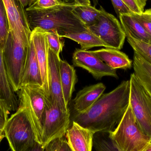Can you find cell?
<instances>
[{
    "label": "cell",
    "instance_id": "cell-1",
    "mask_svg": "<svg viewBox=\"0 0 151 151\" xmlns=\"http://www.w3.org/2000/svg\"><path fill=\"white\" fill-rule=\"evenodd\" d=\"M129 96V80L123 81L111 91L103 94L88 110L74 112L71 119L94 133H110L116 128L127 109Z\"/></svg>",
    "mask_w": 151,
    "mask_h": 151
},
{
    "label": "cell",
    "instance_id": "cell-2",
    "mask_svg": "<svg viewBox=\"0 0 151 151\" xmlns=\"http://www.w3.org/2000/svg\"><path fill=\"white\" fill-rule=\"evenodd\" d=\"M74 2L45 9H27L26 13L31 31L40 27L46 31L56 30L60 37L88 30L73 10Z\"/></svg>",
    "mask_w": 151,
    "mask_h": 151
},
{
    "label": "cell",
    "instance_id": "cell-3",
    "mask_svg": "<svg viewBox=\"0 0 151 151\" xmlns=\"http://www.w3.org/2000/svg\"><path fill=\"white\" fill-rule=\"evenodd\" d=\"M109 136L120 151H143L151 143L150 138L137 124L129 104L119 123Z\"/></svg>",
    "mask_w": 151,
    "mask_h": 151
},
{
    "label": "cell",
    "instance_id": "cell-4",
    "mask_svg": "<svg viewBox=\"0 0 151 151\" xmlns=\"http://www.w3.org/2000/svg\"><path fill=\"white\" fill-rule=\"evenodd\" d=\"M18 97L19 105L23 106L25 110L36 142L42 145L46 99L47 98L44 90L39 85L27 84L19 90Z\"/></svg>",
    "mask_w": 151,
    "mask_h": 151
},
{
    "label": "cell",
    "instance_id": "cell-5",
    "mask_svg": "<svg viewBox=\"0 0 151 151\" xmlns=\"http://www.w3.org/2000/svg\"><path fill=\"white\" fill-rule=\"evenodd\" d=\"M4 132L12 151H27L37 142L25 110L20 105L8 119Z\"/></svg>",
    "mask_w": 151,
    "mask_h": 151
},
{
    "label": "cell",
    "instance_id": "cell-6",
    "mask_svg": "<svg viewBox=\"0 0 151 151\" xmlns=\"http://www.w3.org/2000/svg\"><path fill=\"white\" fill-rule=\"evenodd\" d=\"M29 46L9 32L7 41L2 50L7 75L16 93L19 90Z\"/></svg>",
    "mask_w": 151,
    "mask_h": 151
},
{
    "label": "cell",
    "instance_id": "cell-7",
    "mask_svg": "<svg viewBox=\"0 0 151 151\" xmlns=\"http://www.w3.org/2000/svg\"><path fill=\"white\" fill-rule=\"evenodd\" d=\"M129 82V105L138 126L151 140V96L134 73Z\"/></svg>",
    "mask_w": 151,
    "mask_h": 151
},
{
    "label": "cell",
    "instance_id": "cell-8",
    "mask_svg": "<svg viewBox=\"0 0 151 151\" xmlns=\"http://www.w3.org/2000/svg\"><path fill=\"white\" fill-rule=\"evenodd\" d=\"M70 109L65 110L53 104L50 99H46V112L42 134V146L59 137L65 136L70 127Z\"/></svg>",
    "mask_w": 151,
    "mask_h": 151
},
{
    "label": "cell",
    "instance_id": "cell-9",
    "mask_svg": "<svg viewBox=\"0 0 151 151\" xmlns=\"http://www.w3.org/2000/svg\"><path fill=\"white\" fill-rule=\"evenodd\" d=\"M99 9L101 13L97 22L88 29L104 42L109 48L120 50L123 47L126 38L121 24L102 6Z\"/></svg>",
    "mask_w": 151,
    "mask_h": 151
},
{
    "label": "cell",
    "instance_id": "cell-10",
    "mask_svg": "<svg viewBox=\"0 0 151 151\" xmlns=\"http://www.w3.org/2000/svg\"><path fill=\"white\" fill-rule=\"evenodd\" d=\"M8 16L10 32L27 46L30 45L32 31L24 8L18 0H3Z\"/></svg>",
    "mask_w": 151,
    "mask_h": 151
},
{
    "label": "cell",
    "instance_id": "cell-11",
    "mask_svg": "<svg viewBox=\"0 0 151 151\" xmlns=\"http://www.w3.org/2000/svg\"><path fill=\"white\" fill-rule=\"evenodd\" d=\"M72 61L74 66L88 71L96 80L104 76L119 78L117 70L109 67L92 51L76 49L73 55Z\"/></svg>",
    "mask_w": 151,
    "mask_h": 151
},
{
    "label": "cell",
    "instance_id": "cell-12",
    "mask_svg": "<svg viewBox=\"0 0 151 151\" xmlns=\"http://www.w3.org/2000/svg\"><path fill=\"white\" fill-rule=\"evenodd\" d=\"M31 40L35 50L37 61L41 74L43 88L48 99L50 97L48 85L49 47L47 32L40 27L32 31Z\"/></svg>",
    "mask_w": 151,
    "mask_h": 151
},
{
    "label": "cell",
    "instance_id": "cell-13",
    "mask_svg": "<svg viewBox=\"0 0 151 151\" xmlns=\"http://www.w3.org/2000/svg\"><path fill=\"white\" fill-rule=\"evenodd\" d=\"M60 58L59 55L49 50L48 85L50 97L53 104L65 110L69 108L65 105L63 96L60 78Z\"/></svg>",
    "mask_w": 151,
    "mask_h": 151
},
{
    "label": "cell",
    "instance_id": "cell-14",
    "mask_svg": "<svg viewBox=\"0 0 151 151\" xmlns=\"http://www.w3.org/2000/svg\"><path fill=\"white\" fill-rule=\"evenodd\" d=\"M95 134L90 129L72 122L65 137L72 151H92Z\"/></svg>",
    "mask_w": 151,
    "mask_h": 151
},
{
    "label": "cell",
    "instance_id": "cell-15",
    "mask_svg": "<svg viewBox=\"0 0 151 151\" xmlns=\"http://www.w3.org/2000/svg\"><path fill=\"white\" fill-rule=\"evenodd\" d=\"M0 101L9 112L16 111L19 105V98L7 75L0 46Z\"/></svg>",
    "mask_w": 151,
    "mask_h": 151
},
{
    "label": "cell",
    "instance_id": "cell-16",
    "mask_svg": "<svg viewBox=\"0 0 151 151\" xmlns=\"http://www.w3.org/2000/svg\"><path fill=\"white\" fill-rule=\"evenodd\" d=\"M106 87L102 83L87 86L78 91L73 99L74 112L81 113L91 107L104 94Z\"/></svg>",
    "mask_w": 151,
    "mask_h": 151
},
{
    "label": "cell",
    "instance_id": "cell-17",
    "mask_svg": "<svg viewBox=\"0 0 151 151\" xmlns=\"http://www.w3.org/2000/svg\"><path fill=\"white\" fill-rule=\"evenodd\" d=\"M92 51L106 64L114 70H127L133 66V61L125 53L120 50L106 48Z\"/></svg>",
    "mask_w": 151,
    "mask_h": 151
},
{
    "label": "cell",
    "instance_id": "cell-18",
    "mask_svg": "<svg viewBox=\"0 0 151 151\" xmlns=\"http://www.w3.org/2000/svg\"><path fill=\"white\" fill-rule=\"evenodd\" d=\"M27 84H35L42 87L43 86L40 66L33 44L31 40L25 67L19 86V90L23 86Z\"/></svg>",
    "mask_w": 151,
    "mask_h": 151
},
{
    "label": "cell",
    "instance_id": "cell-19",
    "mask_svg": "<svg viewBox=\"0 0 151 151\" xmlns=\"http://www.w3.org/2000/svg\"><path fill=\"white\" fill-rule=\"evenodd\" d=\"M60 73L64 99L65 105L69 107L77 81L76 71L74 67L66 61L61 59Z\"/></svg>",
    "mask_w": 151,
    "mask_h": 151
},
{
    "label": "cell",
    "instance_id": "cell-20",
    "mask_svg": "<svg viewBox=\"0 0 151 151\" xmlns=\"http://www.w3.org/2000/svg\"><path fill=\"white\" fill-rule=\"evenodd\" d=\"M133 67L134 73L151 96V64L134 52Z\"/></svg>",
    "mask_w": 151,
    "mask_h": 151
},
{
    "label": "cell",
    "instance_id": "cell-21",
    "mask_svg": "<svg viewBox=\"0 0 151 151\" xmlns=\"http://www.w3.org/2000/svg\"><path fill=\"white\" fill-rule=\"evenodd\" d=\"M62 38H67L77 42L83 50H88L95 47H103L109 48V46L98 36L89 30L64 35Z\"/></svg>",
    "mask_w": 151,
    "mask_h": 151
},
{
    "label": "cell",
    "instance_id": "cell-22",
    "mask_svg": "<svg viewBox=\"0 0 151 151\" xmlns=\"http://www.w3.org/2000/svg\"><path fill=\"white\" fill-rule=\"evenodd\" d=\"M121 24L124 25L131 35L136 39L151 43V38L139 22L131 15H120L119 17Z\"/></svg>",
    "mask_w": 151,
    "mask_h": 151
},
{
    "label": "cell",
    "instance_id": "cell-23",
    "mask_svg": "<svg viewBox=\"0 0 151 151\" xmlns=\"http://www.w3.org/2000/svg\"><path fill=\"white\" fill-rule=\"evenodd\" d=\"M73 12L88 28L97 22L101 13L99 9L91 5L76 4Z\"/></svg>",
    "mask_w": 151,
    "mask_h": 151
},
{
    "label": "cell",
    "instance_id": "cell-24",
    "mask_svg": "<svg viewBox=\"0 0 151 151\" xmlns=\"http://www.w3.org/2000/svg\"><path fill=\"white\" fill-rule=\"evenodd\" d=\"M125 32L128 42L134 52L141 56L147 62L151 64V43L139 40L133 37L124 25L121 24Z\"/></svg>",
    "mask_w": 151,
    "mask_h": 151
},
{
    "label": "cell",
    "instance_id": "cell-25",
    "mask_svg": "<svg viewBox=\"0 0 151 151\" xmlns=\"http://www.w3.org/2000/svg\"><path fill=\"white\" fill-rule=\"evenodd\" d=\"M93 148L96 151H120L110 138L109 133L103 132L94 134Z\"/></svg>",
    "mask_w": 151,
    "mask_h": 151
},
{
    "label": "cell",
    "instance_id": "cell-26",
    "mask_svg": "<svg viewBox=\"0 0 151 151\" xmlns=\"http://www.w3.org/2000/svg\"><path fill=\"white\" fill-rule=\"evenodd\" d=\"M8 16L3 0H0V46L2 50L9 34Z\"/></svg>",
    "mask_w": 151,
    "mask_h": 151
},
{
    "label": "cell",
    "instance_id": "cell-27",
    "mask_svg": "<svg viewBox=\"0 0 151 151\" xmlns=\"http://www.w3.org/2000/svg\"><path fill=\"white\" fill-rule=\"evenodd\" d=\"M47 37L49 48L59 55L64 46V38L60 37L56 30L47 31Z\"/></svg>",
    "mask_w": 151,
    "mask_h": 151
},
{
    "label": "cell",
    "instance_id": "cell-28",
    "mask_svg": "<svg viewBox=\"0 0 151 151\" xmlns=\"http://www.w3.org/2000/svg\"><path fill=\"white\" fill-rule=\"evenodd\" d=\"M63 0H34L27 9H45L58 5L67 4L69 2Z\"/></svg>",
    "mask_w": 151,
    "mask_h": 151
},
{
    "label": "cell",
    "instance_id": "cell-29",
    "mask_svg": "<svg viewBox=\"0 0 151 151\" xmlns=\"http://www.w3.org/2000/svg\"><path fill=\"white\" fill-rule=\"evenodd\" d=\"M45 149L46 151H72L65 136L51 141L45 146Z\"/></svg>",
    "mask_w": 151,
    "mask_h": 151
},
{
    "label": "cell",
    "instance_id": "cell-30",
    "mask_svg": "<svg viewBox=\"0 0 151 151\" xmlns=\"http://www.w3.org/2000/svg\"><path fill=\"white\" fill-rule=\"evenodd\" d=\"M132 12L142 15L145 11V7L147 0H122Z\"/></svg>",
    "mask_w": 151,
    "mask_h": 151
},
{
    "label": "cell",
    "instance_id": "cell-31",
    "mask_svg": "<svg viewBox=\"0 0 151 151\" xmlns=\"http://www.w3.org/2000/svg\"><path fill=\"white\" fill-rule=\"evenodd\" d=\"M118 17L120 15H131L134 12L122 0H111Z\"/></svg>",
    "mask_w": 151,
    "mask_h": 151
},
{
    "label": "cell",
    "instance_id": "cell-32",
    "mask_svg": "<svg viewBox=\"0 0 151 151\" xmlns=\"http://www.w3.org/2000/svg\"><path fill=\"white\" fill-rule=\"evenodd\" d=\"M131 15L142 26L151 38V19L145 17L142 15H138L133 13Z\"/></svg>",
    "mask_w": 151,
    "mask_h": 151
},
{
    "label": "cell",
    "instance_id": "cell-33",
    "mask_svg": "<svg viewBox=\"0 0 151 151\" xmlns=\"http://www.w3.org/2000/svg\"><path fill=\"white\" fill-rule=\"evenodd\" d=\"M9 114L10 113L7 108L0 101V128L3 130L4 126L9 119Z\"/></svg>",
    "mask_w": 151,
    "mask_h": 151
},
{
    "label": "cell",
    "instance_id": "cell-34",
    "mask_svg": "<svg viewBox=\"0 0 151 151\" xmlns=\"http://www.w3.org/2000/svg\"><path fill=\"white\" fill-rule=\"evenodd\" d=\"M27 151H46L44 147L38 143L36 142L32 147Z\"/></svg>",
    "mask_w": 151,
    "mask_h": 151
},
{
    "label": "cell",
    "instance_id": "cell-35",
    "mask_svg": "<svg viewBox=\"0 0 151 151\" xmlns=\"http://www.w3.org/2000/svg\"><path fill=\"white\" fill-rule=\"evenodd\" d=\"M24 8L30 6L34 0H18Z\"/></svg>",
    "mask_w": 151,
    "mask_h": 151
},
{
    "label": "cell",
    "instance_id": "cell-36",
    "mask_svg": "<svg viewBox=\"0 0 151 151\" xmlns=\"http://www.w3.org/2000/svg\"><path fill=\"white\" fill-rule=\"evenodd\" d=\"M74 2L77 5H91L90 0H74Z\"/></svg>",
    "mask_w": 151,
    "mask_h": 151
},
{
    "label": "cell",
    "instance_id": "cell-37",
    "mask_svg": "<svg viewBox=\"0 0 151 151\" xmlns=\"http://www.w3.org/2000/svg\"><path fill=\"white\" fill-rule=\"evenodd\" d=\"M142 15L145 17L151 19V11L150 10V9L146 10Z\"/></svg>",
    "mask_w": 151,
    "mask_h": 151
},
{
    "label": "cell",
    "instance_id": "cell-38",
    "mask_svg": "<svg viewBox=\"0 0 151 151\" xmlns=\"http://www.w3.org/2000/svg\"><path fill=\"white\" fill-rule=\"evenodd\" d=\"M4 137H5V135H4V130L0 128V144Z\"/></svg>",
    "mask_w": 151,
    "mask_h": 151
},
{
    "label": "cell",
    "instance_id": "cell-39",
    "mask_svg": "<svg viewBox=\"0 0 151 151\" xmlns=\"http://www.w3.org/2000/svg\"><path fill=\"white\" fill-rule=\"evenodd\" d=\"M93 3H94V7H96V6L98 5L99 3V0H92Z\"/></svg>",
    "mask_w": 151,
    "mask_h": 151
},
{
    "label": "cell",
    "instance_id": "cell-40",
    "mask_svg": "<svg viewBox=\"0 0 151 151\" xmlns=\"http://www.w3.org/2000/svg\"><path fill=\"white\" fill-rule=\"evenodd\" d=\"M143 151H151V145H150Z\"/></svg>",
    "mask_w": 151,
    "mask_h": 151
},
{
    "label": "cell",
    "instance_id": "cell-41",
    "mask_svg": "<svg viewBox=\"0 0 151 151\" xmlns=\"http://www.w3.org/2000/svg\"><path fill=\"white\" fill-rule=\"evenodd\" d=\"M63 1H65L66 2H69L70 1V0H63Z\"/></svg>",
    "mask_w": 151,
    "mask_h": 151
},
{
    "label": "cell",
    "instance_id": "cell-42",
    "mask_svg": "<svg viewBox=\"0 0 151 151\" xmlns=\"http://www.w3.org/2000/svg\"><path fill=\"white\" fill-rule=\"evenodd\" d=\"M150 9V10L151 11V9Z\"/></svg>",
    "mask_w": 151,
    "mask_h": 151
},
{
    "label": "cell",
    "instance_id": "cell-43",
    "mask_svg": "<svg viewBox=\"0 0 151 151\" xmlns=\"http://www.w3.org/2000/svg\"><path fill=\"white\" fill-rule=\"evenodd\" d=\"M150 145H151V143Z\"/></svg>",
    "mask_w": 151,
    "mask_h": 151
},
{
    "label": "cell",
    "instance_id": "cell-44",
    "mask_svg": "<svg viewBox=\"0 0 151 151\" xmlns=\"http://www.w3.org/2000/svg\"></svg>",
    "mask_w": 151,
    "mask_h": 151
}]
</instances>
